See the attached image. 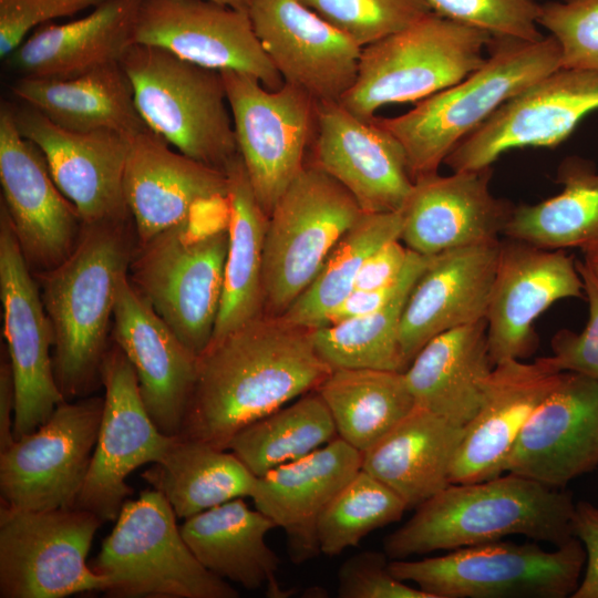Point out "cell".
Segmentation results:
<instances>
[{"label":"cell","mask_w":598,"mask_h":598,"mask_svg":"<svg viewBox=\"0 0 598 598\" xmlns=\"http://www.w3.org/2000/svg\"><path fill=\"white\" fill-rule=\"evenodd\" d=\"M331 371L312 329L264 313L198 357L179 436L227 450L241 427L317 390Z\"/></svg>","instance_id":"6da1fadb"},{"label":"cell","mask_w":598,"mask_h":598,"mask_svg":"<svg viewBox=\"0 0 598 598\" xmlns=\"http://www.w3.org/2000/svg\"><path fill=\"white\" fill-rule=\"evenodd\" d=\"M137 247L132 218L83 225L71 255L34 275L53 331V369L66 401L102 385L116 292Z\"/></svg>","instance_id":"7a4b0ae2"},{"label":"cell","mask_w":598,"mask_h":598,"mask_svg":"<svg viewBox=\"0 0 598 598\" xmlns=\"http://www.w3.org/2000/svg\"><path fill=\"white\" fill-rule=\"evenodd\" d=\"M574 508L570 493L513 473L450 484L384 538V553L392 560L406 559L512 535L561 546L574 538Z\"/></svg>","instance_id":"3957f363"},{"label":"cell","mask_w":598,"mask_h":598,"mask_svg":"<svg viewBox=\"0 0 598 598\" xmlns=\"http://www.w3.org/2000/svg\"><path fill=\"white\" fill-rule=\"evenodd\" d=\"M559 68L560 49L550 34L533 41L492 38L478 69L409 112L379 122L401 143L414 182L437 173L455 146L506 101Z\"/></svg>","instance_id":"277c9868"},{"label":"cell","mask_w":598,"mask_h":598,"mask_svg":"<svg viewBox=\"0 0 598 598\" xmlns=\"http://www.w3.org/2000/svg\"><path fill=\"white\" fill-rule=\"evenodd\" d=\"M145 125L182 154L225 172L238 154L221 73L153 45L120 59Z\"/></svg>","instance_id":"5b68a950"},{"label":"cell","mask_w":598,"mask_h":598,"mask_svg":"<svg viewBox=\"0 0 598 598\" xmlns=\"http://www.w3.org/2000/svg\"><path fill=\"white\" fill-rule=\"evenodd\" d=\"M491 40L485 31L430 12L362 48L357 80L340 103L367 120L382 106L416 103L478 69Z\"/></svg>","instance_id":"8992f818"},{"label":"cell","mask_w":598,"mask_h":598,"mask_svg":"<svg viewBox=\"0 0 598 598\" xmlns=\"http://www.w3.org/2000/svg\"><path fill=\"white\" fill-rule=\"evenodd\" d=\"M165 496L147 489L126 501L92 569L116 598H237L238 591L192 553Z\"/></svg>","instance_id":"52a82bcc"},{"label":"cell","mask_w":598,"mask_h":598,"mask_svg":"<svg viewBox=\"0 0 598 598\" xmlns=\"http://www.w3.org/2000/svg\"><path fill=\"white\" fill-rule=\"evenodd\" d=\"M585 563V548L574 537L553 550L535 540L501 539L389 566L432 598H566L577 589Z\"/></svg>","instance_id":"ba28073f"},{"label":"cell","mask_w":598,"mask_h":598,"mask_svg":"<svg viewBox=\"0 0 598 598\" xmlns=\"http://www.w3.org/2000/svg\"><path fill=\"white\" fill-rule=\"evenodd\" d=\"M228 243L227 221L203 230L192 218L137 245L130 264L133 286L198 357L219 312Z\"/></svg>","instance_id":"9c48e42d"},{"label":"cell","mask_w":598,"mask_h":598,"mask_svg":"<svg viewBox=\"0 0 598 598\" xmlns=\"http://www.w3.org/2000/svg\"><path fill=\"white\" fill-rule=\"evenodd\" d=\"M363 212L333 177L309 164L277 200L265 235V315L279 317L312 282Z\"/></svg>","instance_id":"30bf717a"},{"label":"cell","mask_w":598,"mask_h":598,"mask_svg":"<svg viewBox=\"0 0 598 598\" xmlns=\"http://www.w3.org/2000/svg\"><path fill=\"white\" fill-rule=\"evenodd\" d=\"M104 522L78 508L32 511L0 503V597L63 598L105 591L107 579L87 565Z\"/></svg>","instance_id":"8fae6325"},{"label":"cell","mask_w":598,"mask_h":598,"mask_svg":"<svg viewBox=\"0 0 598 598\" xmlns=\"http://www.w3.org/2000/svg\"><path fill=\"white\" fill-rule=\"evenodd\" d=\"M224 79L238 153L254 193L269 216L306 166L317 122V102L285 83L269 90L246 73L219 71Z\"/></svg>","instance_id":"7c38bea8"},{"label":"cell","mask_w":598,"mask_h":598,"mask_svg":"<svg viewBox=\"0 0 598 598\" xmlns=\"http://www.w3.org/2000/svg\"><path fill=\"white\" fill-rule=\"evenodd\" d=\"M103 409L104 396L65 400L35 431L0 452L1 502L32 511L74 507Z\"/></svg>","instance_id":"4fadbf2b"},{"label":"cell","mask_w":598,"mask_h":598,"mask_svg":"<svg viewBox=\"0 0 598 598\" xmlns=\"http://www.w3.org/2000/svg\"><path fill=\"white\" fill-rule=\"evenodd\" d=\"M598 111V71L559 68L506 101L462 140L444 164L452 172L492 167L504 153L556 147Z\"/></svg>","instance_id":"5bb4252c"},{"label":"cell","mask_w":598,"mask_h":598,"mask_svg":"<svg viewBox=\"0 0 598 598\" xmlns=\"http://www.w3.org/2000/svg\"><path fill=\"white\" fill-rule=\"evenodd\" d=\"M104 409L96 444L74 507L104 523L116 520L132 488L125 478L137 467L158 462L175 436L163 434L148 415L134 368L113 341L102 369Z\"/></svg>","instance_id":"9a60e30c"},{"label":"cell","mask_w":598,"mask_h":598,"mask_svg":"<svg viewBox=\"0 0 598 598\" xmlns=\"http://www.w3.org/2000/svg\"><path fill=\"white\" fill-rule=\"evenodd\" d=\"M33 276L0 202V300L16 386L14 440L35 431L65 401L54 375L52 327Z\"/></svg>","instance_id":"2e32d148"},{"label":"cell","mask_w":598,"mask_h":598,"mask_svg":"<svg viewBox=\"0 0 598 598\" xmlns=\"http://www.w3.org/2000/svg\"><path fill=\"white\" fill-rule=\"evenodd\" d=\"M132 44L165 49L207 69L250 74L269 90L283 84L248 11L213 0H141Z\"/></svg>","instance_id":"e0dca14e"},{"label":"cell","mask_w":598,"mask_h":598,"mask_svg":"<svg viewBox=\"0 0 598 598\" xmlns=\"http://www.w3.org/2000/svg\"><path fill=\"white\" fill-rule=\"evenodd\" d=\"M0 202L33 275L59 266L76 247L83 223L42 152L19 132L7 103L0 109Z\"/></svg>","instance_id":"ac0fdd59"},{"label":"cell","mask_w":598,"mask_h":598,"mask_svg":"<svg viewBox=\"0 0 598 598\" xmlns=\"http://www.w3.org/2000/svg\"><path fill=\"white\" fill-rule=\"evenodd\" d=\"M582 297L576 260L564 249L501 240L486 313L492 363L529 357L536 347L535 320L558 300Z\"/></svg>","instance_id":"d6986e66"},{"label":"cell","mask_w":598,"mask_h":598,"mask_svg":"<svg viewBox=\"0 0 598 598\" xmlns=\"http://www.w3.org/2000/svg\"><path fill=\"white\" fill-rule=\"evenodd\" d=\"M254 30L281 75L317 103L353 86L362 48L301 0H252Z\"/></svg>","instance_id":"ffe728a7"},{"label":"cell","mask_w":598,"mask_h":598,"mask_svg":"<svg viewBox=\"0 0 598 598\" xmlns=\"http://www.w3.org/2000/svg\"><path fill=\"white\" fill-rule=\"evenodd\" d=\"M312 165L338 181L363 213L400 212L411 193L405 152L374 116L359 117L340 102L317 103Z\"/></svg>","instance_id":"44dd1931"},{"label":"cell","mask_w":598,"mask_h":598,"mask_svg":"<svg viewBox=\"0 0 598 598\" xmlns=\"http://www.w3.org/2000/svg\"><path fill=\"white\" fill-rule=\"evenodd\" d=\"M598 467V382L563 371L511 448L504 473L563 489Z\"/></svg>","instance_id":"7402d4cb"},{"label":"cell","mask_w":598,"mask_h":598,"mask_svg":"<svg viewBox=\"0 0 598 598\" xmlns=\"http://www.w3.org/2000/svg\"><path fill=\"white\" fill-rule=\"evenodd\" d=\"M12 109L19 132L42 152L55 184L75 206L83 225L132 218L123 187L127 136L112 131L74 132L25 104Z\"/></svg>","instance_id":"603a6c76"},{"label":"cell","mask_w":598,"mask_h":598,"mask_svg":"<svg viewBox=\"0 0 598 598\" xmlns=\"http://www.w3.org/2000/svg\"><path fill=\"white\" fill-rule=\"evenodd\" d=\"M111 332L134 368L154 424L163 434L178 436L197 378L198 355L155 312L128 274L117 288Z\"/></svg>","instance_id":"cb8c5ba5"},{"label":"cell","mask_w":598,"mask_h":598,"mask_svg":"<svg viewBox=\"0 0 598 598\" xmlns=\"http://www.w3.org/2000/svg\"><path fill=\"white\" fill-rule=\"evenodd\" d=\"M492 174L487 167L416 178L401 209V241L414 252L434 256L498 240L514 205L493 195Z\"/></svg>","instance_id":"d4e9b609"},{"label":"cell","mask_w":598,"mask_h":598,"mask_svg":"<svg viewBox=\"0 0 598 598\" xmlns=\"http://www.w3.org/2000/svg\"><path fill=\"white\" fill-rule=\"evenodd\" d=\"M172 147L148 127L128 137L123 187L137 245L192 219L198 205L226 200L224 171Z\"/></svg>","instance_id":"484cf974"},{"label":"cell","mask_w":598,"mask_h":598,"mask_svg":"<svg viewBox=\"0 0 598 598\" xmlns=\"http://www.w3.org/2000/svg\"><path fill=\"white\" fill-rule=\"evenodd\" d=\"M561 372L549 355L533 362L512 359L494 365L483 383L481 405L464 426L451 470V484L504 474L506 457L519 432Z\"/></svg>","instance_id":"4316f807"},{"label":"cell","mask_w":598,"mask_h":598,"mask_svg":"<svg viewBox=\"0 0 598 598\" xmlns=\"http://www.w3.org/2000/svg\"><path fill=\"white\" fill-rule=\"evenodd\" d=\"M499 248L498 239L430 257L409 295L400 323L406 369L436 336L486 320Z\"/></svg>","instance_id":"83f0119b"},{"label":"cell","mask_w":598,"mask_h":598,"mask_svg":"<svg viewBox=\"0 0 598 598\" xmlns=\"http://www.w3.org/2000/svg\"><path fill=\"white\" fill-rule=\"evenodd\" d=\"M361 465L362 453L337 436L256 478L250 496L255 507L283 529L293 563L302 564L321 553L317 535L320 515Z\"/></svg>","instance_id":"f1b7e54d"},{"label":"cell","mask_w":598,"mask_h":598,"mask_svg":"<svg viewBox=\"0 0 598 598\" xmlns=\"http://www.w3.org/2000/svg\"><path fill=\"white\" fill-rule=\"evenodd\" d=\"M140 1L106 0L80 19L42 24L4 60L34 79H69L118 62L132 44Z\"/></svg>","instance_id":"f546056e"},{"label":"cell","mask_w":598,"mask_h":598,"mask_svg":"<svg viewBox=\"0 0 598 598\" xmlns=\"http://www.w3.org/2000/svg\"><path fill=\"white\" fill-rule=\"evenodd\" d=\"M464 426L417 405L362 454L361 468L416 508L451 484Z\"/></svg>","instance_id":"4dcf8cb0"},{"label":"cell","mask_w":598,"mask_h":598,"mask_svg":"<svg viewBox=\"0 0 598 598\" xmlns=\"http://www.w3.org/2000/svg\"><path fill=\"white\" fill-rule=\"evenodd\" d=\"M275 523L243 497L185 519L183 538L198 561L217 577L247 589L267 588V596L285 598L290 591L277 580L279 558L267 545Z\"/></svg>","instance_id":"1f68e13d"},{"label":"cell","mask_w":598,"mask_h":598,"mask_svg":"<svg viewBox=\"0 0 598 598\" xmlns=\"http://www.w3.org/2000/svg\"><path fill=\"white\" fill-rule=\"evenodd\" d=\"M493 368L486 320H481L430 340L403 373L415 405L465 426Z\"/></svg>","instance_id":"d6a6232c"},{"label":"cell","mask_w":598,"mask_h":598,"mask_svg":"<svg viewBox=\"0 0 598 598\" xmlns=\"http://www.w3.org/2000/svg\"><path fill=\"white\" fill-rule=\"evenodd\" d=\"M11 90L23 104L70 131H112L131 137L147 127L120 62L69 79L19 76Z\"/></svg>","instance_id":"836d02e7"},{"label":"cell","mask_w":598,"mask_h":598,"mask_svg":"<svg viewBox=\"0 0 598 598\" xmlns=\"http://www.w3.org/2000/svg\"><path fill=\"white\" fill-rule=\"evenodd\" d=\"M225 173L229 243L223 296L210 342L265 311L262 254L268 215L254 193L239 153L227 164Z\"/></svg>","instance_id":"e575fe53"},{"label":"cell","mask_w":598,"mask_h":598,"mask_svg":"<svg viewBox=\"0 0 598 598\" xmlns=\"http://www.w3.org/2000/svg\"><path fill=\"white\" fill-rule=\"evenodd\" d=\"M177 518H188L239 497H250L257 476L229 450L175 436L164 456L142 473Z\"/></svg>","instance_id":"d590c367"},{"label":"cell","mask_w":598,"mask_h":598,"mask_svg":"<svg viewBox=\"0 0 598 598\" xmlns=\"http://www.w3.org/2000/svg\"><path fill=\"white\" fill-rule=\"evenodd\" d=\"M561 190L536 204L514 206L503 235L546 249H580L598 241V171L579 156L558 168Z\"/></svg>","instance_id":"8d00e7d4"},{"label":"cell","mask_w":598,"mask_h":598,"mask_svg":"<svg viewBox=\"0 0 598 598\" xmlns=\"http://www.w3.org/2000/svg\"><path fill=\"white\" fill-rule=\"evenodd\" d=\"M337 434L362 454L415 406L404 373L375 369L331 371L317 389Z\"/></svg>","instance_id":"74e56055"},{"label":"cell","mask_w":598,"mask_h":598,"mask_svg":"<svg viewBox=\"0 0 598 598\" xmlns=\"http://www.w3.org/2000/svg\"><path fill=\"white\" fill-rule=\"evenodd\" d=\"M430 257L410 250L399 290L378 310L342 323L312 329L316 351L332 371H405L399 340L400 323L409 295Z\"/></svg>","instance_id":"f35d334b"},{"label":"cell","mask_w":598,"mask_h":598,"mask_svg":"<svg viewBox=\"0 0 598 598\" xmlns=\"http://www.w3.org/2000/svg\"><path fill=\"white\" fill-rule=\"evenodd\" d=\"M337 436L331 413L313 390L241 427L227 450L258 477L310 454Z\"/></svg>","instance_id":"ab89813d"},{"label":"cell","mask_w":598,"mask_h":598,"mask_svg":"<svg viewBox=\"0 0 598 598\" xmlns=\"http://www.w3.org/2000/svg\"><path fill=\"white\" fill-rule=\"evenodd\" d=\"M401 230V210L362 213L334 245L312 282L280 317L303 328L322 327L329 312L353 290L368 257L383 244L400 239Z\"/></svg>","instance_id":"60d3db41"},{"label":"cell","mask_w":598,"mask_h":598,"mask_svg":"<svg viewBox=\"0 0 598 598\" xmlns=\"http://www.w3.org/2000/svg\"><path fill=\"white\" fill-rule=\"evenodd\" d=\"M408 509L390 487L362 468L334 495L318 520L320 551L334 556L368 534L401 519Z\"/></svg>","instance_id":"b9f144b4"},{"label":"cell","mask_w":598,"mask_h":598,"mask_svg":"<svg viewBox=\"0 0 598 598\" xmlns=\"http://www.w3.org/2000/svg\"><path fill=\"white\" fill-rule=\"evenodd\" d=\"M364 48L432 12L424 0H301Z\"/></svg>","instance_id":"7bdbcfd3"},{"label":"cell","mask_w":598,"mask_h":598,"mask_svg":"<svg viewBox=\"0 0 598 598\" xmlns=\"http://www.w3.org/2000/svg\"><path fill=\"white\" fill-rule=\"evenodd\" d=\"M431 11L487 32L492 38L537 40L540 3L536 0H424Z\"/></svg>","instance_id":"ee69618b"},{"label":"cell","mask_w":598,"mask_h":598,"mask_svg":"<svg viewBox=\"0 0 598 598\" xmlns=\"http://www.w3.org/2000/svg\"><path fill=\"white\" fill-rule=\"evenodd\" d=\"M538 25L557 41L563 68L598 71V0L540 3Z\"/></svg>","instance_id":"f6af8a7d"},{"label":"cell","mask_w":598,"mask_h":598,"mask_svg":"<svg viewBox=\"0 0 598 598\" xmlns=\"http://www.w3.org/2000/svg\"><path fill=\"white\" fill-rule=\"evenodd\" d=\"M385 553L361 551L348 558L338 571L340 598H432L411 587L390 570Z\"/></svg>","instance_id":"bcb514c9"},{"label":"cell","mask_w":598,"mask_h":598,"mask_svg":"<svg viewBox=\"0 0 598 598\" xmlns=\"http://www.w3.org/2000/svg\"><path fill=\"white\" fill-rule=\"evenodd\" d=\"M589 306L586 327L580 332L557 331L550 342L551 361L561 371H573L598 382V283L581 260H576Z\"/></svg>","instance_id":"7dc6e473"},{"label":"cell","mask_w":598,"mask_h":598,"mask_svg":"<svg viewBox=\"0 0 598 598\" xmlns=\"http://www.w3.org/2000/svg\"><path fill=\"white\" fill-rule=\"evenodd\" d=\"M106 0H0V56L6 59L35 27Z\"/></svg>","instance_id":"c3c4849f"},{"label":"cell","mask_w":598,"mask_h":598,"mask_svg":"<svg viewBox=\"0 0 598 598\" xmlns=\"http://www.w3.org/2000/svg\"><path fill=\"white\" fill-rule=\"evenodd\" d=\"M571 528L586 551L584 578L571 597L598 598V507L586 501L576 503Z\"/></svg>","instance_id":"681fc988"},{"label":"cell","mask_w":598,"mask_h":598,"mask_svg":"<svg viewBox=\"0 0 598 598\" xmlns=\"http://www.w3.org/2000/svg\"><path fill=\"white\" fill-rule=\"evenodd\" d=\"M410 249L401 239H392L373 251L362 265L354 288L371 290L395 283L409 259Z\"/></svg>","instance_id":"f907efd6"},{"label":"cell","mask_w":598,"mask_h":598,"mask_svg":"<svg viewBox=\"0 0 598 598\" xmlns=\"http://www.w3.org/2000/svg\"><path fill=\"white\" fill-rule=\"evenodd\" d=\"M403 274L404 270L395 283L386 287L371 290L353 289L336 308L329 312L323 326L342 323L378 310L389 300H391L401 286Z\"/></svg>","instance_id":"816d5d0a"},{"label":"cell","mask_w":598,"mask_h":598,"mask_svg":"<svg viewBox=\"0 0 598 598\" xmlns=\"http://www.w3.org/2000/svg\"><path fill=\"white\" fill-rule=\"evenodd\" d=\"M16 412V386L11 363L6 349L1 346L0 362V452L14 442L13 425Z\"/></svg>","instance_id":"f5cc1de1"},{"label":"cell","mask_w":598,"mask_h":598,"mask_svg":"<svg viewBox=\"0 0 598 598\" xmlns=\"http://www.w3.org/2000/svg\"><path fill=\"white\" fill-rule=\"evenodd\" d=\"M584 259L581 262L598 283V241L581 249Z\"/></svg>","instance_id":"db71d44e"},{"label":"cell","mask_w":598,"mask_h":598,"mask_svg":"<svg viewBox=\"0 0 598 598\" xmlns=\"http://www.w3.org/2000/svg\"><path fill=\"white\" fill-rule=\"evenodd\" d=\"M218 3L233 7L235 9L248 11L252 0H213Z\"/></svg>","instance_id":"11a10c76"}]
</instances>
